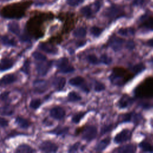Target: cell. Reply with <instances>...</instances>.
<instances>
[{"instance_id": "7402d4cb", "label": "cell", "mask_w": 153, "mask_h": 153, "mask_svg": "<svg viewBox=\"0 0 153 153\" xmlns=\"http://www.w3.org/2000/svg\"><path fill=\"white\" fill-rule=\"evenodd\" d=\"M1 41L2 43L6 46H16V41L13 39L12 38H10L8 36H3L1 38Z\"/></svg>"}, {"instance_id": "5bb4252c", "label": "cell", "mask_w": 153, "mask_h": 153, "mask_svg": "<svg viewBox=\"0 0 153 153\" xmlns=\"http://www.w3.org/2000/svg\"><path fill=\"white\" fill-rule=\"evenodd\" d=\"M136 150V147L133 144H128L126 145H123L121 147L117 148L114 151L117 152H126V153H132L135 152Z\"/></svg>"}, {"instance_id": "7dc6e473", "label": "cell", "mask_w": 153, "mask_h": 153, "mask_svg": "<svg viewBox=\"0 0 153 153\" xmlns=\"http://www.w3.org/2000/svg\"><path fill=\"white\" fill-rule=\"evenodd\" d=\"M147 45L149 47H153V38L152 39H150L149 40L147 43H146Z\"/></svg>"}, {"instance_id": "b9f144b4", "label": "cell", "mask_w": 153, "mask_h": 153, "mask_svg": "<svg viewBox=\"0 0 153 153\" xmlns=\"http://www.w3.org/2000/svg\"><path fill=\"white\" fill-rule=\"evenodd\" d=\"M80 145V142H77L75 144H74L73 146H71L70 148L69 151L70 152H77L78 149L79 148V146Z\"/></svg>"}, {"instance_id": "7a4b0ae2", "label": "cell", "mask_w": 153, "mask_h": 153, "mask_svg": "<svg viewBox=\"0 0 153 153\" xmlns=\"http://www.w3.org/2000/svg\"><path fill=\"white\" fill-rule=\"evenodd\" d=\"M135 93L141 97H153V78L145 80L137 87Z\"/></svg>"}, {"instance_id": "836d02e7", "label": "cell", "mask_w": 153, "mask_h": 153, "mask_svg": "<svg viewBox=\"0 0 153 153\" xmlns=\"http://www.w3.org/2000/svg\"><path fill=\"white\" fill-rule=\"evenodd\" d=\"M84 114L85 113L83 112H80L75 114V115H74V116L72 118L73 122H74L75 123H79V122L81 121V120L83 118V117L84 116Z\"/></svg>"}, {"instance_id": "ffe728a7", "label": "cell", "mask_w": 153, "mask_h": 153, "mask_svg": "<svg viewBox=\"0 0 153 153\" xmlns=\"http://www.w3.org/2000/svg\"><path fill=\"white\" fill-rule=\"evenodd\" d=\"M111 141V138L109 137L108 138H106L102 140L100 142H99L96 147H95V149L97 151H102L103 150H104L107 146L109 144Z\"/></svg>"}, {"instance_id": "9c48e42d", "label": "cell", "mask_w": 153, "mask_h": 153, "mask_svg": "<svg viewBox=\"0 0 153 153\" xmlns=\"http://www.w3.org/2000/svg\"><path fill=\"white\" fill-rule=\"evenodd\" d=\"M39 49L42 51L51 54H56L57 53L58 49L53 45L48 43H41L39 46Z\"/></svg>"}, {"instance_id": "ac0fdd59", "label": "cell", "mask_w": 153, "mask_h": 153, "mask_svg": "<svg viewBox=\"0 0 153 153\" xmlns=\"http://www.w3.org/2000/svg\"><path fill=\"white\" fill-rule=\"evenodd\" d=\"M16 123L20 128L22 129H27L30 125L29 121L21 117H17L16 118Z\"/></svg>"}, {"instance_id": "e0dca14e", "label": "cell", "mask_w": 153, "mask_h": 153, "mask_svg": "<svg viewBox=\"0 0 153 153\" xmlns=\"http://www.w3.org/2000/svg\"><path fill=\"white\" fill-rule=\"evenodd\" d=\"M15 112L14 108L10 105H4L0 107V114L6 116H11Z\"/></svg>"}, {"instance_id": "7c38bea8", "label": "cell", "mask_w": 153, "mask_h": 153, "mask_svg": "<svg viewBox=\"0 0 153 153\" xmlns=\"http://www.w3.org/2000/svg\"><path fill=\"white\" fill-rule=\"evenodd\" d=\"M14 62L12 59L9 58H4L0 61V71H7L12 68Z\"/></svg>"}, {"instance_id": "f6af8a7d", "label": "cell", "mask_w": 153, "mask_h": 153, "mask_svg": "<svg viewBox=\"0 0 153 153\" xmlns=\"http://www.w3.org/2000/svg\"><path fill=\"white\" fill-rule=\"evenodd\" d=\"M110 129H111V126H107V127H104V128H102L101 132H102V133H106L107 131H109Z\"/></svg>"}, {"instance_id": "8992f818", "label": "cell", "mask_w": 153, "mask_h": 153, "mask_svg": "<svg viewBox=\"0 0 153 153\" xmlns=\"http://www.w3.org/2000/svg\"><path fill=\"white\" fill-rule=\"evenodd\" d=\"M45 61L46 60L41 61V62L38 63L36 66L37 72L40 76H44L46 75L51 65V62H45Z\"/></svg>"}, {"instance_id": "6da1fadb", "label": "cell", "mask_w": 153, "mask_h": 153, "mask_svg": "<svg viewBox=\"0 0 153 153\" xmlns=\"http://www.w3.org/2000/svg\"><path fill=\"white\" fill-rule=\"evenodd\" d=\"M133 75L129 73L123 68L116 67L113 69L112 75L110 76L111 82L115 84L121 85L132 78Z\"/></svg>"}, {"instance_id": "f1b7e54d", "label": "cell", "mask_w": 153, "mask_h": 153, "mask_svg": "<svg viewBox=\"0 0 153 153\" xmlns=\"http://www.w3.org/2000/svg\"><path fill=\"white\" fill-rule=\"evenodd\" d=\"M68 98L70 102H77L81 99V97L74 91H71L69 94Z\"/></svg>"}, {"instance_id": "9a60e30c", "label": "cell", "mask_w": 153, "mask_h": 153, "mask_svg": "<svg viewBox=\"0 0 153 153\" xmlns=\"http://www.w3.org/2000/svg\"><path fill=\"white\" fill-rule=\"evenodd\" d=\"M133 102L132 99L128 95H124L122 96L118 102V106L121 108H125L128 107Z\"/></svg>"}, {"instance_id": "f35d334b", "label": "cell", "mask_w": 153, "mask_h": 153, "mask_svg": "<svg viewBox=\"0 0 153 153\" xmlns=\"http://www.w3.org/2000/svg\"><path fill=\"white\" fill-rule=\"evenodd\" d=\"M68 131V128H60V129H56L55 131L52 132L53 133L57 135H63L65 133H67Z\"/></svg>"}, {"instance_id": "ee69618b", "label": "cell", "mask_w": 153, "mask_h": 153, "mask_svg": "<svg viewBox=\"0 0 153 153\" xmlns=\"http://www.w3.org/2000/svg\"><path fill=\"white\" fill-rule=\"evenodd\" d=\"M9 94L10 93L9 92V91H5V92L3 93L1 95H0V99L3 101H6L8 98Z\"/></svg>"}, {"instance_id": "4316f807", "label": "cell", "mask_w": 153, "mask_h": 153, "mask_svg": "<svg viewBox=\"0 0 153 153\" xmlns=\"http://www.w3.org/2000/svg\"><path fill=\"white\" fill-rule=\"evenodd\" d=\"M81 13L86 17L90 18L93 15V11L90 6H85L81 8Z\"/></svg>"}, {"instance_id": "f546056e", "label": "cell", "mask_w": 153, "mask_h": 153, "mask_svg": "<svg viewBox=\"0 0 153 153\" xmlns=\"http://www.w3.org/2000/svg\"><path fill=\"white\" fill-rule=\"evenodd\" d=\"M142 25L147 29L153 30V17H149L146 19L144 21Z\"/></svg>"}, {"instance_id": "44dd1931", "label": "cell", "mask_w": 153, "mask_h": 153, "mask_svg": "<svg viewBox=\"0 0 153 153\" xmlns=\"http://www.w3.org/2000/svg\"><path fill=\"white\" fill-rule=\"evenodd\" d=\"M66 84V79L64 77H59L56 78L54 81V86L56 90H62Z\"/></svg>"}, {"instance_id": "e575fe53", "label": "cell", "mask_w": 153, "mask_h": 153, "mask_svg": "<svg viewBox=\"0 0 153 153\" xmlns=\"http://www.w3.org/2000/svg\"><path fill=\"white\" fill-rule=\"evenodd\" d=\"M87 60L90 64H94V65H96L99 63L98 59L96 57V56L95 54H89L87 57Z\"/></svg>"}, {"instance_id": "52a82bcc", "label": "cell", "mask_w": 153, "mask_h": 153, "mask_svg": "<svg viewBox=\"0 0 153 153\" xmlns=\"http://www.w3.org/2000/svg\"><path fill=\"white\" fill-rule=\"evenodd\" d=\"M40 149L45 152H55L58 149V146L50 141H44L40 145Z\"/></svg>"}, {"instance_id": "4dcf8cb0", "label": "cell", "mask_w": 153, "mask_h": 153, "mask_svg": "<svg viewBox=\"0 0 153 153\" xmlns=\"http://www.w3.org/2000/svg\"><path fill=\"white\" fill-rule=\"evenodd\" d=\"M145 68V67L143 64H138L134 65L132 68V71L135 74H138L142 72L143 70H144Z\"/></svg>"}, {"instance_id": "1f68e13d", "label": "cell", "mask_w": 153, "mask_h": 153, "mask_svg": "<svg viewBox=\"0 0 153 153\" xmlns=\"http://www.w3.org/2000/svg\"><path fill=\"white\" fill-rule=\"evenodd\" d=\"M103 31V29L97 26H93L90 29V33L95 37H99Z\"/></svg>"}, {"instance_id": "cb8c5ba5", "label": "cell", "mask_w": 153, "mask_h": 153, "mask_svg": "<svg viewBox=\"0 0 153 153\" xmlns=\"http://www.w3.org/2000/svg\"><path fill=\"white\" fill-rule=\"evenodd\" d=\"M9 29L11 33L16 35H19L20 34V27L17 23L11 22L9 24Z\"/></svg>"}, {"instance_id": "bcb514c9", "label": "cell", "mask_w": 153, "mask_h": 153, "mask_svg": "<svg viewBox=\"0 0 153 153\" xmlns=\"http://www.w3.org/2000/svg\"><path fill=\"white\" fill-rule=\"evenodd\" d=\"M128 47L129 49H133L134 47V43L133 41H129L128 43Z\"/></svg>"}, {"instance_id": "5b68a950", "label": "cell", "mask_w": 153, "mask_h": 153, "mask_svg": "<svg viewBox=\"0 0 153 153\" xmlns=\"http://www.w3.org/2000/svg\"><path fill=\"white\" fill-rule=\"evenodd\" d=\"M132 136V132L128 129H125L118 133L114 138V142L120 144L129 141Z\"/></svg>"}, {"instance_id": "4fadbf2b", "label": "cell", "mask_w": 153, "mask_h": 153, "mask_svg": "<svg viewBox=\"0 0 153 153\" xmlns=\"http://www.w3.org/2000/svg\"><path fill=\"white\" fill-rule=\"evenodd\" d=\"M34 86L37 93H43L47 88V83L44 80H36L34 83Z\"/></svg>"}, {"instance_id": "603a6c76", "label": "cell", "mask_w": 153, "mask_h": 153, "mask_svg": "<svg viewBox=\"0 0 153 153\" xmlns=\"http://www.w3.org/2000/svg\"><path fill=\"white\" fill-rule=\"evenodd\" d=\"M69 83L71 85L73 86H79L84 84V79L80 76H77L75 77H74L70 79L69 81Z\"/></svg>"}, {"instance_id": "3957f363", "label": "cell", "mask_w": 153, "mask_h": 153, "mask_svg": "<svg viewBox=\"0 0 153 153\" xmlns=\"http://www.w3.org/2000/svg\"><path fill=\"white\" fill-rule=\"evenodd\" d=\"M56 65L60 72L62 73H70L75 70L73 66L70 64L69 60L67 57L60 59L57 62Z\"/></svg>"}, {"instance_id": "2e32d148", "label": "cell", "mask_w": 153, "mask_h": 153, "mask_svg": "<svg viewBox=\"0 0 153 153\" xmlns=\"http://www.w3.org/2000/svg\"><path fill=\"white\" fill-rule=\"evenodd\" d=\"M107 16L111 18H117L122 16V12L118 8L112 7L107 10Z\"/></svg>"}, {"instance_id": "8d00e7d4", "label": "cell", "mask_w": 153, "mask_h": 153, "mask_svg": "<svg viewBox=\"0 0 153 153\" xmlns=\"http://www.w3.org/2000/svg\"><path fill=\"white\" fill-rule=\"evenodd\" d=\"M95 90L96 91H101L104 90H105V86L104 85V84L99 82V81H96L95 84Z\"/></svg>"}, {"instance_id": "7bdbcfd3", "label": "cell", "mask_w": 153, "mask_h": 153, "mask_svg": "<svg viewBox=\"0 0 153 153\" xmlns=\"http://www.w3.org/2000/svg\"><path fill=\"white\" fill-rule=\"evenodd\" d=\"M22 70L23 73H26V74H28L29 73V62L28 61H26L25 62L23 67L22 68Z\"/></svg>"}, {"instance_id": "681fc988", "label": "cell", "mask_w": 153, "mask_h": 153, "mask_svg": "<svg viewBox=\"0 0 153 153\" xmlns=\"http://www.w3.org/2000/svg\"><path fill=\"white\" fill-rule=\"evenodd\" d=\"M152 126H153V121H152Z\"/></svg>"}, {"instance_id": "d590c367", "label": "cell", "mask_w": 153, "mask_h": 153, "mask_svg": "<svg viewBox=\"0 0 153 153\" xmlns=\"http://www.w3.org/2000/svg\"><path fill=\"white\" fill-rule=\"evenodd\" d=\"M33 56H34V57L37 60H38V61H44V60H46L47 58L46 57L45 55H44L43 54L40 53V52H38V51H35L33 54Z\"/></svg>"}, {"instance_id": "8fae6325", "label": "cell", "mask_w": 153, "mask_h": 153, "mask_svg": "<svg viewBox=\"0 0 153 153\" xmlns=\"http://www.w3.org/2000/svg\"><path fill=\"white\" fill-rule=\"evenodd\" d=\"M17 77L14 74H7L0 80V86H6L11 84L17 81Z\"/></svg>"}, {"instance_id": "484cf974", "label": "cell", "mask_w": 153, "mask_h": 153, "mask_svg": "<svg viewBox=\"0 0 153 153\" xmlns=\"http://www.w3.org/2000/svg\"><path fill=\"white\" fill-rule=\"evenodd\" d=\"M118 34L123 36H129L134 34V29L133 28H121L118 30Z\"/></svg>"}, {"instance_id": "60d3db41", "label": "cell", "mask_w": 153, "mask_h": 153, "mask_svg": "<svg viewBox=\"0 0 153 153\" xmlns=\"http://www.w3.org/2000/svg\"><path fill=\"white\" fill-rule=\"evenodd\" d=\"M9 126V121L6 118L0 117V126L2 128L7 127Z\"/></svg>"}, {"instance_id": "ba28073f", "label": "cell", "mask_w": 153, "mask_h": 153, "mask_svg": "<svg viewBox=\"0 0 153 153\" xmlns=\"http://www.w3.org/2000/svg\"><path fill=\"white\" fill-rule=\"evenodd\" d=\"M50 115L56 120H61L65 117V111L62 108L56 107L50 110Z\"/></svg>"}, {"instance_id": "83f0119b", "label": "cell", "mask_w": 153, "mask_h": 153, "mask_svg": "<svg viewBox=\"0 0 153 153\" xmlns=\"http://www.w3.org/2000/svg\"><path fill=\"white\" fill-rule=\"evenodd\" d=\"M141 148L146 152H153V145L148 142H142L139 145Z\"/></svg>"}, {"instance_id": "30bf717a", "label": "cell", "mask_w": 153, "mask_h": 153, "mask_svg": "<svg viewBox=\"0 0 153 153\" xmlns=\"http://www.w3.org/2000/svg\"><path fill=\"white\" fill-rule=\"evenodd\" d=\"M124 43V40L116 37H113L109 41V46L112 47V49H114L115 51H118L120 50L122 47V45H123Z\"/></svg>"}, {"instance_id": "d6a6232c", "label": "cell", "mask_w": 153, "mask_h": 153, "mask_svg": "<svg viewBox=\"0 0 153 153\" xmlns=\"http://www.w3.org/2000/svg\"><path fill=\"white\" fill-rule=\"evenodd\" d=\"M41 101L40 99H33L30 102L29 107L33 109H37L41 105Z\"/></svg>"}, {"instance_id": "d4e9b609", "label": "cell", "mask_w": 153, "mask_h": 153, "mask_svg": "<svg viewBox=\"0 0 153 153\" xmlns=\"http://www.w3.org/2000/svg\"><path fill=\"white\" fill-rule=\"evenodd\" d=\"M86 30L83 27L77 28L74 31V36L77 38H84L86 36Z\"/></svg>"}, {"instance_id": "c3c4849f", "label": "cell", "mask_w": 153, "mask_h": 153, "mask_svg": "<svg viewBox=\"0 0 153 153\" xmlns=\"http://www.w3.org/2000/svg\"><path fill=\"white\" fill-rule=\"evenodd\" d=\"M1 1H10V0H0Z\"/></svg>"}, {"instance_id": "d6986e66", "label": "cell", "mask_w": 153, "mask_h": 153, "mask_svg": "<svg viewBox=\"0 0 153 153\" xmlns=\"http://www.w3.org/2000/svg\"><path fill=\"white\" fill-rule=\"evenodd\" d=\"M36 151L31 146H30L26 144H22L19 145L16 150V152H21V153H30V152H34Z\"/></svg>"}, {"instance_id": "74e56055", "label": "cell", "mask_w": 153, "mask_h": 153, "mask_svg": "<svg viewBox=\"0 0 153 153\" xmlns=\"http://www.w3.org/2000/svg\"><path fill=\"white\" fill-rule=\"evenodd\" d=\"M67 1L70 6L75 7L81 4L84 0H67Z\"/></svg>"}, {"instance_id": "277c9868", "label": "cell", "mask_w": 153, "mask_h": 153, "mask_svg": "<svg viewBox=\"0 0 153 153\" xmlns=\"http://www.w3.org/2000/svg\"><path fill=\"white\" fill-rule=\"evenodd\" d=\"M97 135V129L95 126H89L82 130V138L87 141L94 139Z\"/></svg>"}, {"instance_id": "ab89813d", "label": "cell", "mask_w": 153, "mask_h": 153, "mask_svg": "<svg viewBox=\"0 0 153 153\" xmlns=\"http://www.w3.org/2000/svg\"><path fill=\"white\" fill-rule=\"evenodd\" d=\"M101 62L108 65V64H110L111 63V61L112 59L111 57H108L107 55L106 54H103L101 57Z\"/></svg>"}]
</instances>
